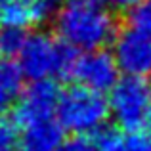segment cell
I'll return each instance as SVG.
<instances>
[{"label":"cell","instance_id":"5b68a950","mask_svg":"<svg viewBox=\"0 0 151 151\" xmlns=\"http://www.w3.org/2000/svg\"><path fill=\"white\" fill-rule=\"evenodd\" d=\"M113 58L124 77H151V37L138 29L126 27L113 40Z\"/></svg>","mask_w":151,"mask_h":151},{"label":"cell","instance_id":"7c38bea8","mask_svg":"<svg viewBox=\"0 0 151 151\" xmlns=\"http://www.w3.org/2000/svg\"><path fill=\"white\" fill-rule=\"evenodd\" d=\"M27 37H29L27 31L2 27V31H0V55H4L6 59L17 58L27 42Z\"/></svg>","mask_w":151,"mask_h":151},{"label":"cell","instance_id":"30bf717a","mask_svg":"<svg viewBox=\"0 0 151 151\" xmlns=\"http://www.w3.org/2000/svg\"><path fill=\"white\" fill-rule=\"evenodd\" d=\"M94 144L98 151H151V136L140 130H101Z\"/></svg>","mask_w":151,"mask_h":151},{"label":"cell","instance_id":"ac0fdd59","mask_svg":"<svg viewBox=\"0 0 151 151\" xmlns=\"http://www.w3.org/2000/svg\"><path fill=\"white\" fill-rule=\"evenodd\" d=\"M90 2H98V4H105V2H111V0H90Z\"/></svg>","mask_w":151,"mask_h":151},{"label":"cell","instance_id":"8992f818","mask_svg":"<svg viewBox=\"0 0 151 151\" xmlns=\"http://www.w3.org/2000/svg\"><path fill=\"white\" fill-rule=\"evenodd\" d=\"M119 75H121V69L113 54L107 50H92L77 54L73 71H71V77L77 81V84L101 94L113 90V86L121 81Z\"/></svg>","mask_w":151,"mask_h":151},{"label":"cell","instance_id":"4fadbf2b","mask_svg":"<svg viewBox=\"0 0 151 151\" xmlns=\"http://www.w3.org/2000/svg\"><path fill=\"white\" fill-rule=\"evenodd\" d=\"M17 121L14 117H8L6 113H0V151L17 149Z\"/></svg>","mask_w":151,"mask_h":151},{"label":"cell","instance_id":"2e32d148","mask_svg":"<svg viewBox=\"0 0 151 151\" xmlns=\"http://www.w3.org/2000/svg\"><path fill=\"white\" fill-rule=\"evenodd\" d=\"M111 2H113L115 6L119 8V10H126V12H130V10H134L136 6H140L144 0H111Z\"/></svg>","mask_w":151,"mask_h":151},{"label":"cell","instance_id":"8fae6325","mask_svg":"<svg viewBox=\"0 0 151 151\" xmlns=\"http://www.w3.org/2000/svg\"><path fill=\"white\" fill-rule=\"evenodd\" d=\"M23 73L17 63L2 58L0 59V113H6L10 107L17 105L23 90Z\"/></svg>","mask_w":151,"mask_h":151},{"label":"cell","instance_id":"7a4b0ae2","mask_svg":"<svg viewBox=\"0 0 151 151\" xmlns=\"http://www.w3.org/2000/svg\"><path fill=\"white\" fill-rule=\"evenodd\" d=\"M73 48L48 33H33L27 37L17 65L23 77L37 81H54L58 77H71L75 63Z\"/></svg>","mask_w":151,"mask_h":151},{"label":"cell","instance_id":"ba28073f","mask_svg":"<svg viewBox=\"0 0 151 151\" xmlns=\"http://www.w3.org/2000/svg\"><path fill=\"white\" fill-rule=\"evenodd\" d=\"M63 2L65 0H8L0 8V23L21 31L33 29L55 19Z\"/></svg>","mask_w":151,"mask_h":151},{"label":"cell","instance_id":"9c48e42d","mask_svg":"<svg viewBox=\"0 0 151 151\" xmlns=\"http://www.w3.org/2000/svg\"><path fill=\"white\" fill-rule=\"evenodd\" d=\"M65 144V130L58 119L21 126L15 151H59Z\"/></svg>","mask_w":151,"mask_h":151},{"label":"cell","instance_id":"3957f363","mask_svg":"<svg viewBox=\"0 0 151 151\" xmlns=\"http://www.w3.org/2000/svg\"><path fill=\"white\" fill-rule=\"evenodd\" d=\"M109 117V100L101 92L81 84L69 86L61 92L55 119L65 132L86 138L88 134L101 132Z\"/></svg>","mask_w":151,"mask_h":151},{"label":"cell","instance_id":"5bb4252c","mask_svg":"<svg viewBox=\"0 0 151 151\" xmlns=\"http://www.w3.org/2000/svg\"><path fill=\"white\" fill-rule=\"evenodd\" d=\"M128 27L138 29V31H142V33L151 37V0H144L140 6L130 10Z\"/></svg>","mask_w":151,"mask_h":151},{"label":"cell","instance_id":"9a60e30c","mask_svg":"<svg viewBox=\"0 0 151 151\" xmlns=\"http://www.w3.org/2000/svg\"><path fill=\"white\" fill-rule=\"evenodd\" d=\"M59 151H98V149H96V144L86 140L84 136H75L71 140H67Z\"/></svg>","mask_w":151,"mask_h":151},{"label":"cell","instance_id":"6da1fadb","mask_svg":"<svg viewBox=\"0 0 151 151\" xmlns=\"http://www.w3.org/2000/svg\"><path fill=\"white\" fill-rule=\"evenodd\" d=\"M54 25L59 40L77 52L103 50L117 37V21L111 10L90 0H65Z\"/></svg>","mask_w":151,"mask_h":151},{"label":"cell","instance_id":"277c9868","mask_svg":"<svg viewBox=\"0 0 151 151\" xmlns=\"http://www.w3.org/2000/svg\"><path fill=\"white\" fill-rule=\"evenodd\" d=\"M109 113L122 130L145 126L151 100V84L145 78L122 77L109 92Z\"/></svg>","mask_w":151,"mask_h":151},{"label":"cell","instance_id":"e0dca14e","mask_svg":"<svg viewBox=\"0 0 151 151\" xmlns=\"http://www.w3.org/2000/svg\"><path fill=\"white\" fill-rule=\"evenodd\" d=\"M145 130L151 136V100H149V111H147V119H145Z\"/></svg>","mask_w":151,"mask_h":151},{"label":"cell","instance_id":"52a82bcc","mask_svg":"<svg viewBox=\"0 0 151 151\" xmlns=\"http://www.w3.org/2000/svg\"><path fill=\"white\" fill-rule=\"evenodd\" d=\"M59 98H61V92L54 81H37L23 90L15 105L14 119L21 126L50 121L58 113Z\"/></svg>","mask_w":151,"mask_h":151},{"label":"cell","instance_id":"d6986e66","mask_svg":"<svg viewBox=\"0 0 151 151\" xmlns=\"http://www.w3.org/2000/svg\"><path fill=\"white\" fill-rule=\"evenodd\" d=\"M6 2H8V0H0V8H2V6H4Z\"/></svg>","mask_w":151,"mask_h":151}]
</instances>
